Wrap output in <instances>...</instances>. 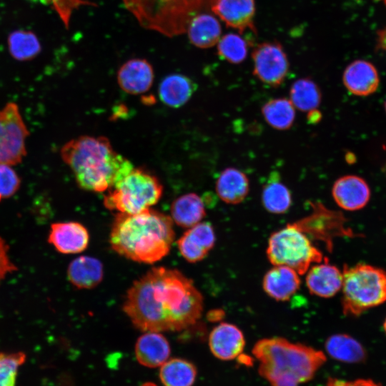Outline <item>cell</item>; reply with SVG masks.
I'll list each match as a JSON object with an SVG mask.
<instances>
[{"label":"cell","mask_w":386,"mask_h":386,"mask_svg":"<svg viewBox=\"0 0 386 386\" xmlns=\"http://www.w3.org/2000/svg\"><path fill=\"white\" fill-rule=\"evenodd\" d=\"M224 316V311L219 309L210 310L207 314L208 320L212 322L219 321Z\"/></svg>","instance_id":"obj_39"},{"label":"cell","mask_w":386,"mask_h":386,"mask_svg":"<svg viewBox=\"0 0 386 386\" xmlns=\"http://www.w3.org/2000/svg\"><path fill=\"white\" fill-rule=\"evenodd\" d=\"M196 84L182 74H171L160 82L158 94L161 101L168 107L178 108L186 104L196 90Z\"/></svg>","instance_id":"obj_25"},{"label":"cell","mask_w":386,"mask_h":386,"mask_svg":"<svg viewBox=\"0 0 386 386\" xmlns=\"http://www.w3.org/2000/svg\"><path fill=\"white\" fill-rule=\"evenodd\" d=\"M48 241L61 253L77 254L86 249L89 234L79 222H56L51 225Z\"/></svg>","instance_id":"obj_17"},{"label":"cell","mask_w":386,"mask_h":386,"mask_svg":"<svg viewBox=\"0 0 386 386\" xmlns=\"http://www.w3.org/2000/svg\"><path fill=\"white\" fill-rule=\"evenodd\" d=\"M208 342L212 355L221 360H232L240 357L245 346L242 330L228 322H221L214 327Z\"/></svg>","instance_id":"obj_15"},{"label":"cell","mask_w":386,"mask_h":386,"mask_svg":"<svg viewBox=\"0 0 386 386\" xmlns=\"http://www.w3.org/2000/svg\"><path fill=\"white\" fill-rule=\"evenodd\" d=\"M142 386H157V385L153 382H147L143 383Z\"/></svg>","instance_id":"obj_41"},{"label":"cell","mask_w":386,"mask_h":386,"mask_svg":"<svg viewBox=\"0 0 386 386\" xmlns=\"http://www.w3.org/2000/svg\"><path fill=\"white\" fill-rule=\"evenodd\" d=\"M144 29L168 38L185 34L191 20L210 11L216 0H122Z\"/></svg>","instance_id":"obj_5"},{"label":"cell","mask_w":386,"mask_h":386,"mask_svg":"<svg viewBox=\"0 0 386 386\" xmlns=\"http://www.w3.org/2000/svg\"><path fill=\"white\" fill-rule=\"evenodd\" d=\"M174 237L171 217L149 208L137 214L118 212L112 225L109 243L121 256L152 264L168 254Z\"/></svg>","instance_id":"obj_2"},{"label":"cell","mask_w":386,"mask_h":386,"mask_svg":"<svg viewBox=\"0 0 386 386\" xmlns=\"http://www.w3.org/2000/svg\"><path fill=\"white\" fill-rule=\"evenodd\" d=\"M215 241L212 225L208 222H202L188 229L177 240V246L187 262L195 263L207 257Z\"/></svg>","instance_id":"obj_13"},{"label":"cell","mask_w":386,"mask_h":386,"mask_svg":"<svg viewBox=\"0 0 386 386\" xmlns=\"http://www.w3.org/2000/svg\"><path fill=\"white\" fill-rule=\"evenodd\" d=\"M322 93L319 86L310 78H302L292 83L290 89V100L295 108L310 112L318 108Z\"/></svg>","instance_id":"obj_31"},{"label":"cell","mask_w":386,"mask_h":386,"mask_svg":"<svg viewBox=\"0 0 386 386\" xmlns=\"http://www.w3.org/2000/svg\"><path fill=\"white\" fill-rule=\"evenodd\" d=\"M9 50L14 59L27 61L41 51V44L36 34L30 31L16 30L8 37Z\"/></svg>","instance_id":"obj_32"},{"label":"cell","mask_w":386,"mask_h":386,"mask_svg":"<svg viewBox=\"0 0 386 386\" xmlns=\"http://www.w3.org/2000/svg\"><path fill=\"white\" fill-rule=\"evenodd\" d=\"M24 352H0V386H16L20 366L24 362Z\"/></svg>","instance_id":"obj_34"},{"label":"cell","mask_w":386,"mask_h":386,"mask_svg":"<svg viewBox=\"0 0 386 386\" xmlns=\"http://www.w3.org/2000/svg\"><path fill=\"white\" fill-rule=\"evenodd\" d=\"M173 222L184 228H190L206 215L202 199L195 193H188L177 198L171 205Z\"/></svg>","instance_id":"obj_26"},{"label":"cell","mask_w":386,"mask_h":386,"mask_svg":"<svg viewBox=\"0 0 386 386\" xmlns=\"http://www.w3.org/2000/svg\"><path fill=\"white\" fill-rule=\"evenodd\" d=\"M29 131L18 106L11 102L0 110V164H16L26 154Z\"/></svg>","instance_id":"obj_10"},{"label":"cell","mask_w":386,"mask_h":386,"mask_svg":"<svg viewBox=\"0 0 386 386\" xmlns=\"http://www.w3.org/2000/svg\"><path fill=\"white\" fill-rule=\"evenodd\" d=\"M217 45L219 56L229 63L240 64L247 57V43L239 34H226L221 36Z\"/></svg>","instance_id":"obj_33"},{"label":"cell","mask_w":386,"mask_h":386,"mask_svg":"<svg viewBox=\"0 0 386 386\" xmlns=\"http://www.w3.org/2000/svg\"><path fill=\"white\" fill-rule=\"evenodd\" d=\"M342 81L350 93L357 96H367L377 91L380 77L376 67L372 63L357 59L345 68Z\"/></svg>","instance_id":"obj_18"},{"label":"cell","mask_w":386,"mask_h":386,"mask_svg":"<svg viewBox=\"0 0 386 386\" xmlns=\"http://www.w3.org/2000/svg\"><path fill=\"white\" fill-rule=\"evenodd\" d=\"M61 156L74 174L79 187L90 192L109 190L134 168L104 137L84 135L73 139L63 146Z\"/></svg>","instance_id":"obj_3"},{"label":"cell","mask_w":386,"mask_h":386,"mask_svg":"<svg viewBox=\"0 0 386 386\" xmlns=\"http://www.w3.org/2000/svg\"><path fill=\"white\" fill-rule=\"evenodd\" d=\"M186 34L193 46L209 49L217 44L221 38L222 27L215 15L203 12L191 20Z\"/></svg>","instance_id":"obj_22"},{"label":"cell","mask_w":386,"mask_h":386,"mask_svg":"<svg viewBox=\"0 0 386 386\" xmlns=\"http://www.w3.org/2000/svg\"><path fill=\"white\" fill-rule=\"evenodd\" d=\"M259 373L270 386H299L310 380L325 362V354L279 337L263 338L253 347Z\"/></svg>","instance_id":"obj_4"},{"label":"cell","mask_w":386,"mask_h":386,"mask_svg":"<svg viewBox=\"0 0 386 386\" xmlns=\"http://www.w3.org/2000/svg\"><path fill=\"white\" fill-rule=\"evenodd\" d=\"M210 11L227 27L242 34L250 30L254 34L255 0H216Z\"/></svg>","instance_id":"obj_12"},{"label":"cell","mask_w":386,"mask_h":386,"mask_svg":"<svg viewBox=\"0 0 386 386\" xmlns=\"http://www.w3.org/2000/svg\"><path fill=\"white\" fill-rule=\"evenodd\" d=\"M204 308L193 281L176 269L153 267L127 292L122 309L144 332L181 331L194 325Z\"/></svg>","instance_id":"obj_1"},{"label":"cell","mask_w":386,"mask_h":386,"mask_svg":"<svg viewBox=\"0 0 386 386\" xmlns=\"http://www.w3.org/2000/svg\"><path fill=\"white\" fill-rule=\"evenodd\" d=\"M163 193V186L151 172L133 168L122 179L107 191L104 206L126 214H137L156 204Z\"/></svg>","instance_id":"obj_7"},{"label":"cell","mask_w":386,"mask_h":386,"mask_svg":"<svg viewBox=\"0 0 386 386\" xmlns=\"http://www.w3.org/2000/svg\"><path fill=\"white\" fill-rule=\"evenodd\" d=\"M262 202L264 209L273 214H284L292 204V194L288 187L283 184L277 172H272L264 185Z\"/></svg>","instance_id":"obj_28"},{"label":"cell","mask_w":386,"mask_h":386,"mask_svg":"<svg viewBox=\"0 0 386 386\" xmlns=\"http://www.w3.org/2000/svg\"><path fill=\"white\" fill-rule=\"evenodd\" d=\"M378 1H383V2L385 3V4L386 6V0H378Z\"/></svg>","instance_id":"obj_44"},{"label":"cell","mask_w":386,"mask_h":386,"mask_svg":"<svg viewBox=\"0 0 386 386\" xmlns=\"http://www.w3.org/2000/svg\"><path fill=\"white\" fill-rule=\"evenodd\" d=\"M215 189L218 197L225 203L239 204L248 194L249 179L241 170L227 167L219 175Z\"/></svg>","instance_id":"obj_24"},{"label":"cell","mask_w":386,"mask_h":386,"mask_svg":"<svg viewBox=\"0 0 386 386\" xmlns=\"http://www.w3.org/2000/svg\"><path fill=\"white\" fill-rule=\"evenodd\" d=\"M342 306L345 315L357 317L386 302V271L364 263L344 265Z\"/></svg>","instance_id":"obj_6"},{"label":"cell","mask_w":386,"mask_h":386,"mask_svg":"<svg viewBox=\"0 0 386 386\" xmlns=\"http://www.w3.org/2000/svg\"><path fill=\"white\" fill-rule=\"evenodd\" d=\"M196 377L195 366L184 359H169L160 367L159 378L164 386H192Z\"/></svg>","instance_id":"obj_29"},{"label":"cell","mask_w":386,"mask_h":386,"mask_svg":"<svg viewBox=\"0 0 386 386\" xmlns=\"http://www.w3.org/2000/svg\"><path fill=\"white\" fill-rule=\"evenodd\" d=\"M307 120L310 123L315 124L321 119V113L317 109L308 112Z\"/></svg>","instance_id":"obj_40"},{"label":"cell","mask_w":386,"mask_h":386,"mask_svg":"<svg viewBox=\"0 0 386 386\" xmlns=\"http://www.w3.org/2000/svg\"><path fill=\"white\" fill-rule=\"evenodd\" d=\"M252 57L253 74L261 82L274 88L283 83L290 69V62L279 41L258 44L252 51Z\"/></svg>","instance_id":"obj_11"},{"label":"cell","mask_w":386,"mask_h":386,"mask_svg":"<svg viewBox=\"0 0 386 386\" xmlns=\"http://www.w3.org/2000/svg\"><path fill=\"white\" fill-rule=\"evenodd\" d=\"M377 48L386 52V26L377 33Z\"/></svg>","instance_id":"obj_38"},{"label":"cell","mask_w":386,"mask_h":386,"mask_svg":"<svg viewBox=\"0 0 386 386\" xmlns=\"http://www.w3.org/2000/svg\"><path fill=\"white\" fill-rule=\"evenodd\" d=\"M312 212L292 224L308 237L322 242L331 252L334 239L339 237H354L358 234L346 226V218L339 211L326 207L322 202H310Z\"/></svg>","instance_id":"obj_9"},{"label":"cell","mask_w":386,"mask_h":386,"mask_svg":"<svg viewBox=\"0 0 386 386\" xmlns=\"http://www.w3.org/2000/svg\"><path fill=\"white\" fill-rule=\"evenodd\" d=\"M67 277L69 282L79 289H92L103 279V264L95 257L80 256L69 264Z\"/></svg>","instance_id":"obj_23"},{"label":"cell","mask_w":386,"mask_h":386,"mask_svg":"<svg viewBox=\"0 0 386 386\" xmlns=\"http://www.w3.org/2000/svg\"><path fill=\"white\" fill-rule=\"evenodd\" d=\"M327 353L333 359L346 363H360L366 359L367 353L362 344L346 334H335L325 342Z\"/></svg>","instance_id":"obj_27"},{"label":"cell","mask_w":386,"mask_h":386,"mask_svg":"<svg viewBox=\"0 0 386 386\" xmlns=\"http://www.w3.org/2000/svg\"><path fill=\"white\" fill-rule=\"evenodd\" d=\"M324 261L310 267L305 282L312 295L330 298L342 288V272L336 266L329 264L327 258Z\"/></svg>","instance_id":"obj_19"},{"label":"cell","mask_w":386,"mask_h":386,"mask_svg":"<svg viewBox=\"0 0 386 386\" xmlns=\"http://www.w3.org/2000/svg\"><path fill=\"white\" fill-rule=\"evenodd\" d=\"M154 79V69L145 59L132 58L118 69L117 79L119 87L127 93L140 94L147 91Z\"/></svg>","instance_id":"obj_16"},{"label":"cell","mask_w":386,"mask_h":386,"mask_svg":"<svg viewBox=\"0 0 386 386\" xmlns=\"http://www.w3.org/2000/svg\"><path fill=\"white\" fill-rule=\"evenodd\" d=\"M332 195L336 204L342 209L357 211L367 205L371 192L363 178L348 174L338 178L334 182Z\"/></svg>","instance_id":"obj_14"},{"label":"cell","mask_w":386,"mask_h":386,"mask_svg":"<svg viewBox=\"0 0 386 386\" xmlns=\"http://www.w3.org/2000/svg\"><path fill=\"white\" fill-rule=\"evenodd\" d=\"M137 361L147 367H161L169 360L171 348L166 337L158 332H145L134 347Z\"/></svg>","instance_id":"obj_21"},{"label":"cell","mask_w":386,"mask_h":386,"mask_svg":"<svg viewBox=\"0 0 386 386\" xmlns=\"http://www.w3.org/2000/svg\"><path fill=\"white\" fill-rule=\"evenodd\" d=\"M299 275L295 269L289 267L274 266L263 277V290L269 297L277 301H287L300 287L301 280Z\"/></svg>","instance_id":"obj_20"},{"label":"cell","mask_w":386,"mask_h":386,"mask_svg":"<svg viewBox=\"0 0 386 386\" xmlns=\"http://www.w3.org/2000/svg\"><path fill=\"white\" fill-rule=\"evenodd\" d=\"M326 386H380V385L370 379L344 380L337 378H330Z\"/></svg>","instance_id":"obj_37"},{"label":"cell","mask_w":386,"mask_h":386,"mask_svg":"<svg viewBox=\"0 0 386 386\" xmlns=\"http://www.w3.org/2000/svg\"><path fill=\"white\" fill-rule=\"evenodd\" d=\"M295 107L289 99L276 98L267 102L262 108L266 122L277 130H287L295 119Z\"/></svg>","instance_id":"obj_30"},{"label":"cell","mask_w":386,"mask_h":386,"mask_svg":"<svg viewBox=\"0 0 386 386\" xmlns=\"http://www.w3.org/2000/svg\"><path fill=\"white\" fill-rule=\"evenodd\" d=\"M8 250V245L0 237V282L8 274L16 270V267L10 260Z\"/></svg>","instance_id":"obj_36"},{"label":"cell","mask_w":386,"mask_h":386,"mask_svg":"<svg viewBox=\"0 0 386 386\" xmlns=\"http://www.w3.org/2000/svg\"><path fill=\"white\" fill-rule=\"evenodd\" d=\"M383 329H384L385 332L386 333V318L383 323Z\"/></svg>","instance_id":"obj_42"},{"label":"cell","mask_w":386,"mask_h":386,"mask_svg":"<svg viewBox=\"0 0 386 386\" xmlns=\"http://www.w3.org/2000/svg\"><path fill=\"white\" fill-rule=\"evenodd\" d=\"M266 254L274 266L289 267L300 275L305 274L312 264L325 259L310 238L292 223L270 235Z\"/></svg>","instance_id":"obj_8"},{"label":"cell","mask_w":386,"mask_h":386,"mask_svg":"<svg viewBox=\"0 0 386 386\" xmlns=\"http://www.w3.org/2000/svg\"><path fill=\"white\" fill-rule=\"evenodd\" d=\"M384 107H385V112H386V100H385V104H384Z\"/></svg>","instance_id":"obj_43"},{"label":"cell","mask_w":386,"mask_h":386,"mask_svg":"<svg viewBox=\"0 0 386 386\" xmlns=\"http://www.w3.org/2000/svg\"><path fill=\"white\" fill-rule=\"evenodd\" d=\"M20 184L19 176L9 164H0V201L14 195Z\"/></svg>","instance_id":"obj_35"}]
</instances>
